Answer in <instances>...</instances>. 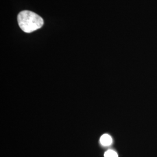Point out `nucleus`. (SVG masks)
<instances>
[{"instance_id": "nucleus-2", "label": "nucleus", "mask_w": 157, "mask_h": 157, "mask_svg": "<svg viewBox=\"0 0 157 157\" xmlns=\"http://www.w3.org/2000/svg\"><path fill=\"white\" fill-rule=\"evenodd\" d=\"M112 140L111 137L108 134L102 135L100 138V143L101 144L104 146H109L112 143Z\"/></svg>"}, {"instance_id": "nucleus-3", "label": "nucleus", "mask_w": 157, "mask_h": 157, "mask_svg": "<svg viewBox=\"0 0 157 157\" xmlns=\"http://www.w3.org/2000/svg\"><path fill=\"white\" fill-rule=\"evenodd\" d=\"M105 157H118V154L113 150H108L104 154Z\"/></svg>"}, {"instance_id": "nucleus-1", "label": "nucleus", "mask_w": 157, "mask_h": 157, "mask_svg": "<svg viewBox=\"0 0 157 157\" xmlns=\"http://www.w3.org/2000/svg\"><path fill=\"white\" fill-rule=\"evenodd\" d=\"M17 22L20 28L26 33H31L39 29L44 24L42 17L30 11L21 12L17 16Z\"/></svg>"}]
</instances>
